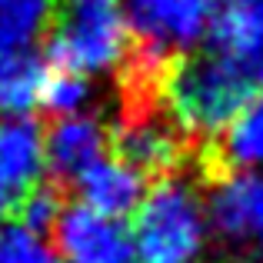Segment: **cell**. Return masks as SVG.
<instances>
[{"mask_svg":"<svg viewBox=\"0 0 263 263\" xmlns=\"http://www.w3.org/2000/svg\"><path fill=\"white\" fill-rule=\"evenodd\" d=\"M263 84L243 64L217 50L180 53L160 84V103L193 143H210Z\"/></svg>","mask_w":263,"mask_h":263,"instance_id":"6da1fadb","label":"cell"},{"mask_svg":"<svg viewBox=\"0 0 263 263\" xmlns=\"http://www.w3.org/2000/svg\"><path fill=\"white\" fill-rule=\"evenodd\" d=\"M47 64L93 77L117 70L130 50V24L123 0H50Z\"/></svg>","mask_w":263,"mask_h":263,"instance_id":"7a4b0ae2","label":"cell"},{"mask_svg":"<svg viewBox=\"0 0 263 263\" xmlns=\"http://www.w3.org/2000/svg\"><path fill=\"white\" fill-rule=\"evenodd\" d=\"M206 210L190 177L157 180L134 213L137 263H200L206 250Z\"/></svg>","mask_w":263,"mask_h":263,"instance_id":"3957f363","label":"cell"},{"mask_svg":"<svg viewBox=\"0 0 263 263\" xmlns=\"http://www.w3.org/2000/svg\"><path fill=\"white\" fill-rule=\"evenodd\" d=\"M110 130V154L134 167L143 180L180 177L186 163L197 160L200 143H193L170 120L160 97H134L117 103V120Z\"/></svg>","mask_w":263,"mask_h":263,"instance_id":"277c9868","label":"cell"},{"mask_svg":"<svg viewBox=\"0 0 263 263\" xmlns=\"http://www.w3.org/2000/svg\"><path fill=\"white\" fill-rule=\"evenodd\" d=\"M123 10L137 44L180 57V50L206 40L217 0H123Z\"/></svg>","mask_w":263,"mask_h":263,"instance_id":"5b68a950","label":"cell"},{"mask_svg":"<svg viewBox=\"0 0 263 263\" xmlns=\"http://www.w3.org/2000/svg\"><path fill=\"white\" fill-rule=\"evenodd\" d=\"M50 237L67 263H137L127 227L80 203L60 210Z\"/></svg>","mask_w":263,"mask_h":263,"instance_id":"8992f818","label":"cell"},{"mask_svg":"<svg viewBox=\"0 0 263 263\" xmlns=\"http://www.w3.org/2000/svg\"><path fill=\"white\" fill-rule=\"evenodd\" d=\"M110 154V130L97 114H70L50 120L44 130V160H47V180L60 190H70L77 177L87 167Z\"/></svg>","mask_w":263,"mask_h":263,"instance_id":"52a82bcc","label":"cell"},{"mask_svg":"<svg viewBox=\"0 0 263 263\" xmlns=\"http://www.w3.org/2000/svg\"><path fill=\"white\" fill-rule=\"evenodd\" d=\"M206 227L220 240H253L263 220V174L253 170H230L206 183Z\"/></svg>","mask_w":263,"mask_h":263,"instance_id":"ba28073f","label":"cell"},{"mask_svg":"<svg viewBox=\"0 0 263 263\" xmlns=\"http://www.w3.org/2000/svg\"><path fill=\"white\" fill-rule=\"evenodd\" d=\"M197 170L206 183L230 170H263V87L243 103L217 140L197 150Z\"/></svg>","mask_w":263,"mask_h":263,"instance_id":"9c48e42d","label":"cell"},{"mask_svg":"<svg viewBox=\"0 0 263 263\" xmlns=\"http://www.w3.org/2000/svg\"><path fill=\"white\" fill-rule=\"evenodd\" d=\"M70 190L80 197V206L110 220H123L130 213H137V206L143 203L150 186L134 167H127V163L107 154L93 167H87Z\"/></svg>","mask_w":263,"mask_h":263,"instance_id":"30bf717a","label":"cell"},{"mask_svg":"<svg viewBox=\"0 0 263 263\" xmlns=\"http://www.w3.org/2000/svg\"><path fill=\"white\" fill-rule=\"evenodd\" d=\"M44 130L30 117H7L0 120V186L17 203L24 193L44 180Z\"/></svg>","mask_w":263,"mask_h":263,"instance_id":"8fae6325","label":"cell"},{"mask_svg":"<svg viewBox=\"0 0 263 263\" xmlns=\"http://www.w3.org/2000/svg\"><path fill=\"white\" fill-rule=\"evenodd\" d=\"M47 77V57L37 47H20L0 40V110L10 117H27L37 107Z\"/></svg>","mask_w":263,"mask_h":263,"instance_id":"7c38bea8","label":"cell"},{"mask_svg":"<svg viewBox=\"0 0 263 263\" xmlns=\"http://www.w3.org/2000/svg\"><path fill=\"white\" fill-rule=\"evenodd\" d=\"M50 0H7L0 7V40L20 47H37L47 37Z\"/></svg>","mask_w":263,"mask_h":263,"instance_id":"4fadbf2b","label":"cell"},{"mask_svg":"<svg viewBox=\"0 0 263 263\" xmlns=\"http://www.w3.org/2000/svg\"><path fill=\"white\" fill-rule=\"evenodd\" d=\"M87 103H90V80L87 77H77V73L57 70V67L47 64V77H44V87H40L37 107H44L50 114V120L84 114Z\"/></svg>","mask_w":263,"mask_h":263,"instance_id":"5bb4252c","label":"cell"},{"mask_svg":"<svg viewBox=\"0 0 263 263\" xmlns=\"http://www.w3.org/2000/svg\"><path fill=\"white\" fill-rule=\"evenodd\" d=\"M64 206H67V190H60L50 180H40L30 193H24L13 203V217H17L13 223H20L27 230H33L37 237H44V233L53 230V223H57Z\"/></svg>","mask_w":263,"mask_h":263,"instance_id":"9a60e30c","label":"cell"},{"mask_svg":"<svg viewBox=\"0 0 263 263\" xmlns=\"http://www.w3.org/2000/svg\"><path fill=\"white\" fill-rule=\"evenodd\" d=\"M0 263H53V250L27 227L0 223Z\"/></svg>","mask_w":263,"mask_h":263,"instance_id":"2e32d148","label":"cell"},{"mask_svg":"<svg viewBox=\"0 0 263 263\" xmlns=\"http://www.w3.org/2000/svg\"><path fill=\"white\" fill-rule=\"evenodd\" d=\"M227 4H237L240 10H247L250 17H257L263 24V0H227Z\"/></svg>","mask_w":263,"mask_h":263,"instance_id":"e0dca14e","label":"cell"},{"mask_svg":"<svg viewBox=\"0 0 263 263\" xmlns=\"http://www.w3.org/2000/svg\"><path fill=\"white\" fill-rule=\"evenodd\" d=\"M7 213H13V197L4 190V186H0V223H4Z\"/></svg>","mask_w":263,"mask_h":263,"instance_id":"ac0fdd59","label":"cell"},{"mask_svg":"<svg viewBox=\"0 0 263 263\" xmlns=\"http://www.w3.org/2000/svg\"><path fill=\"white\" fill-rule=\"evenodd\" d=\"M253 240H257V247H260V253H263V220H260V227H257V233H253Z\"/></svg>","mask_w":263,"mask_h":263,"instance_id":"d6986e66","label":"cell"},{"mask_svg":"<svg viewBox=\"0 0 263 263\" xmlns=\"http://www.w3.org/2000/svg\"><path fill=\"white\" fill-rule=\"evenodd\" d=\"M4 4H7V0H0V7H4Z\"/></svg>","mask_w":263,"mask_h":263,"instance_id":"ffe728a7","label":"cell"}]
</instances>
